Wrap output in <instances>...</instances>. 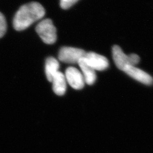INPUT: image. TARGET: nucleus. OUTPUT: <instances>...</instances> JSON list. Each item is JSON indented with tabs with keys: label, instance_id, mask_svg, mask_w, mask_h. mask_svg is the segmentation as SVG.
Returning <instances> with one entry per match:
<instances>
[{
	"label": "nucleus",
	"instance_id": "0eeeda50",
	"mask_svg": "<svg viewBox=\"0 0 153 153\" xmlns=\"http://www.w3.org/2000/svg\"><path fill=\"white\" fill-rule=\"evenodd\" d=\"M112 55L115 65L121 71H123L127 66H131L129 55H126L119 46L114 45L113 47Z\"/></svg>",
	"mask_w": 153,
	"mask_h": 153
},
{
	"label": "nucleus",
	"instance_id": "f03ea898",
	"mask_svg": "<svg viewBox=\"0 0 153 153\" xmlns=\"http://www.w3.org/2000/svg\"><path fill=\"white\" fill-rule=\"evenodd\" d=\"M36 31L45 44H53L57 40L56 28L50 19H44L39 22L36 27Z\"/></svg>",
	"mask_w": 153,
	"mask_h": 153
},
{
	"label": "nucleus",
	"instance_id": "423d86ee",
	"mask_svg": "<svg viewBox=\"0 0 153 153\" xmlns=\"http://www.w3.org/2000/svg\"><path fill=\"white\" fill-rule=\"evenodd\" d=\"M128 75L131 76L137 81L146 85H152L153 84V77L141 69L137 68L134 66H127L123 70Z\"/></svg>",
	"mask_w": 153,
	"mask_h": 153
},
{
	"label": "nucleus",
	"instance_id": "ddd939ff",
	"mask_svg": "<svg viewBox=\"0 0 153 153\" xmlns=\"http://www.w3.org/2000/svg\"><path fill=\"white\" fill-rule=\"evenodd\" d=\"M130 63L131 66H134L137 64L140 60V57L136 54H131L129 55Z\"/></svg>",
	"mask_w": 153,
	"mask_h": 153
},
{
	"label": "nucleus",
	"instance_id": "1a4fd4ad",
	"mask_svg": "<svg viewBox=\"0 0 153 153\" xmlns=\"http://www.w3.org/2000/svg\"><path fill=\"white\" fill-rule=\"evenodd\" d=\"M79 66L83 76L85 79V82L88 85H91L94 84L97 79L95 71L93 68L88 65L84 60L83 58L81 59L78 62Z\"/></svg>",
	"mask_w": 153,
	"mask_h": 153
},
{
	"label": "nucleus",
	"instance_id": "9b49d317",
	"mask_svg": "<svg viewBox=\"0 0 153 153\" xmlns=\"http://www.w3.org/2000/svg\"><path fill=\"white\" fill-rule=\"evenodd\" d=\"M7 30V23L5 18L3 14L0 12V38H2L5 34Z\"/></svg>",
	"mask_w": 153,
	"mask_h": 153
},
{
	"label": "nucleus",
	"instance_id": "20e7f679",
	"mask_svg": "<svg viewBox=\"0 0 153 153\" xmlns=\"http://www.w3.org/2000/svg\"><path fill=\"white\" fill-rule=\"evenodd\" d=\"M66 82H68L71 88L76 90H81L85 86V79L82 73L74 67H69L65 71Z\"/></svg>",
	"mask_w": 153,
	"mask_h": 153
},
{
	"label": "nucleus",
	"instance_id": "9d476101",
	"mask_svg": "<svg viewBox=\"0 0 153 153\" xmlns=\"http://www.w3.org/2000/svg\"><path fill=\"white\" fill-rule=\"evenodd\" d=\"M59 67L60 64L59 61L54 57H49L45 61V73L46 77L49 82H52L53 76L59 71Z\"/></svg>",
	"mask_w": 153,
	"mask_h": 153
},
{
	"label": "nucleus",
	"instance_id": "f8f14e48",
	"mask_svg": "<svg viewBox=\"0 0 153 153\" xmlns=\"http://www.w3.org/2000/svg\"><path fill=\"white\" fill-rule=\"evenodd\" d=\"M78 0H60L61 7L63 9H68L74 5Z\"/></svg>",
	"mask_w": 153,
	"mask_h": 153
},
{
	"label": "nucleus",
	"instance_id": "7ed1b4c3",
	"mask_svg": "<svg viewBox=\"0 0 153 153\" xmlns=\"http://www.w3.org/2000/svg\"><path fill=\"white\" fill-rule=\"evenodd\" d=\"M86 52L83 49L73 47H64L61 48L59 53V60L68 64L78 63L83 58Z\"/></svg>",
	"mask_w": 153,
	"mask_h": 153
},
{
	"label": "nucleus",
	"instance_id": "39448f33",
	"mask_svg": "<svg viewBox=\"0 0 153 153\" xmlns=\"http://www.w3.org/2000/svg\"><path fill=\"white\" fill-rule=\"evenodd\" d=\"M83 59L94 71H104L109 65L108 61L106 57L94 52L86 53Z\"/></svg>",
	"mask_w": 153,
	"mask_h": 153
},
{
	"label": "nucleus",
	"instance_id": "f257e3e1",
	"mask_svg": "<svg viewBox=\"0 0 153 153\" xmlns=\"http://www.w3.org/2000/svg\"><path fill=\"white\" fill-rule=\"evenodd\" d=\"M43 6L37 2H32L22 6L13 19V27L16 31H22L34 22L41 19L45 15Z\"/></svg>",
	"mask_w": 153,
	"mask_h": 153
},
{
	"label": "nucleus",
	"instance_id": "6e6552de",
	"mask_svg": "<svg viewBox=\"0 0 153 153\" xmlns=\"http://www.w3.org/2000/svg\"><path fill=\"white\" fill-rule=\"evenodd\" d=\"M53 90L58 96H62L66 91V80L65 75L59 71L53 76L52 80Z\"/></svg>",
	"mask_w": 153,
	"mask_h": 153
}]
</instances>
